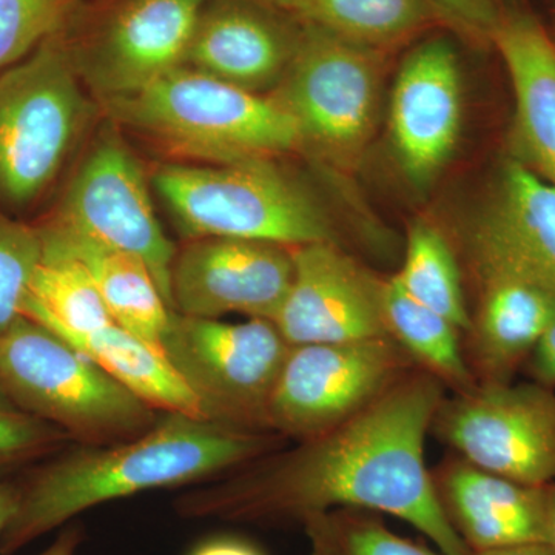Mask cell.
Listing matches in <instances>:
<instances>
[{
	"instance_id": "6da1fadb",
	"label": "cell",
	"mask_w": 555,
	"mask_h": 555,
	"mask_svg": "<svg viewBox=\"0 0 555 555\" xmlns=\"http://www.w3.org/2000/svg\"><path fill=\"white\" fill-rule=\"evenodd\" d=\"M447 387L422 369L339 425L276 449L175 500L179 516L232 524H305L337 509L387 514L443 555H470L438 500L426 437Z\"/></svg>"
},
{
	"instance_id": "7a4b0ae2",
	"label": "cell",
	"mask_w": 555,
	"mask_h": 555,
	"mask_svg": "<svg viewBox=\"0 0 555 555\" xmlns=\"http://www.w3.org/2000/svg\"><path fill=\"white\" fill-rule=\"evenodd\" d=\"M269 430H243L163 412L147 433L107 447H79L50 460L20 483L16 514L0 535L11 555L80 513L150 489L217 478L284 447Z\"/></svg>"
},
{
	"instance_id": "3957f363",
	"label": "cell",
	"mask_w": 555,
	"mask_h": 555,
	"mask_svg": "<svg viewBox=\"0 0 555 555\" xmlns=\"http://www.w3.org/2000/svg\"><path fill=\"white\" fill-rule=\"evenodd\" d=\"M105 107L120 124L181 158L232 164L301 150L297 124L272 96L185 65L134 93L105 100Z\"/></svg>"
},
{
	"instance_id": "277c9868",
	"label": "cell",
	"mask_w": 555,
	"mask_h": 555,
	"mask_svg": "<svg viewBox=\"0 0 555 555\" xmlns=\"http://www.w3.org/2000/svg\"><path fill=\"white\" fill-rule=\"evenodd\" d=\"M152 182L188 240L217 236L292 248L317 243L343 247L320 199L275 159L167 164L153 173Z\"/></svg>"
},
{
	"instance_id": "5b68a950",
	"label": "cell",
	"mask_w": 555,
	"mask_h": 555,
	"mask_svg": "<svg viewBox=\"0 0 555 555\" xmlns=\"http://www.w3.org/2000/svg\"><path fill=\"white\" fill-rule=\"evenodd\" d=\"M0 386L17 406L80 447L133 440L159 418L89 357L27 317L0 335Z\"/></svg>"
},
{
	"instance_id": "8992f818",
	"label": "cell",
	"mask_w": 555,
	"mask_h": 555,
	"mask_svg": "<svg viewBox=\"0 0 555 555\" xmlns=\"http://www.w3.org/2000/svg\"><path fill=\"white\" fill-rule=\"evenodd\" d=\"M61 31L0 73V208L28 210L60 177L90 118Z\"/></svg>"
},
{
	"instance_id": "52a82bcc",
	"label": "cell",
	"mask_w": 555,
	"mask_h": 555,
	"mask_svg": "<svg viewBox=\"0 0 555 555\" xmlns=\"http://www.w3.org/2000/svg\"><path fill=\"white\" fill-rule=\"evenodd\" d=\"M383 80L385 51L301 24L294 60L269 96L297 124L301 150L349 171L377 130Z\"/></svg>"
},
{
	"instance_id": "ba28073f",
	"label": "cell",
	"mask_w": 555,
	"mask_h": 555,
	"mask_svg": "<svg viewBox=\"0 0 555 555\" xmlns=\"http://www.w3.org/2000/svg\"><path fill=\"white\" fill-rule=\"evenodd\" d=\"M160 349L207 420L272 433L270 400L291 349L273 321L230 324L171 312Z\"/></svg>"
},
{
	"instance_id": "9c48e42d",
	"label": "cell",
	"mask_w": 555,
	"mask_h": 555,
	"mask_svg": "<svg viewBox=\"0 0 555 555\" xmlns=\"http://www.w3.org/2000/svg\"><path fill=\"white\" fill-rule=\"evenodd\" d=\"M430 433L496 476L537 488L555 481V387L511 382L452 393Z\"/></svg>"
},
{
	"instance_id": "30bf717a",
	"label": "cell",
	"mask_w": 555,
	"mask_h": 555,
	"mask_svg": "<svg viewBox=\"0 0 555 555\" xmlns=\"http://www.w3.org/2000/svg\"><path fill=\"white\" fill-rule=\"evenodd\" d=\"M415 367L390 337L291 346L270 400V430L297 441L315 437Z\"/></svg>"
},
{
	"instance_id": "8fae6325",
	"label": "cell",
	"mask_w": 555,
	"mask_h": 555,
	"mask_svg": "<svg viewBox=\"0 0 555 555\" xmlns=\"http://www.w3.org/2000/svg\"><path fill=\"white\" fill-rule=\"evenodd\" d=\"M49 221L137 255L171 309V264L178 248L160 228L141 164L115 131H102Z\"/></svg>"
},
{
	"instance_id": "7c38bea8",
	"label": "cell",
	"mask_w": 555,
	"mask_h": 555,
	"mask_svg": "<svg viewBox=\"0 0 555 555\" xmlns=\"http://www.w3.org/2000/svg\"><path fill=\"white\" fill-rule=\"evenodd\" d=\"M294 273L292 247L217 236L188 240L171 264V310L208 320L241 313L273 321Z\"/></svg>"
},
{
	"instance_id": "4fadbf2b",
	"label": "cell",
	"mask_w": 555,
	"mask_h": 555,
	"mask_svg": "<svg viewBox=\"0 0 555 555\" xmlns=\"http://www.w3.org/2000/svg\"><path fill=\"white\" fill-rule=\"evenodd\" d=\"M295 273L273 323L291 346L389 337L386 281L331 243L294 248Z\"/></svg>"
},
{
	"instance_id": "5bb4252c",
	"label": "cell",
	"mask_w": 555,
	"mask_h": 555,
	"mask_svg": "<svg viewBox=\"0 0 555 555\" xmlns=\"http://www.w3.org/2000/svg\"><path fill=\"white\" fill-rule=\"evenodd\" d=\"M207 0H119L83 51L80 78L104 100L126 96L184 65Z\"/></svg>"
},
{
	"instance_id": "9a60e30c",
	"label": "cell",
	"mask_w": 555,
	"mask_h": 555,
	"mask_svg": "<svg viewBox=\"0 0 555 555\" xmlns=\"http://www.w3.org/2000/svg\"><path fill=\"white\" fill-rule=\"evenodd\" d=\"M462 69L443 38L416 46L398 69L389 129L401 170L415 185L430 184L454 155L463 122Z\"/></svg>"
},
{
	"instance_id": "2e32d148",
	"label": "cell",
	"mask_w": 555,
	"mask_h": 555,
	"mask_svg": "<svg viewBox=\"0 0 555 555\" xmlns=\"http://www.w3.org/2000/svg\"><path fill=\"white\" fill-rule=\"evenodd\" d=\"M258 0H207L185 67L250 93H272L297 51L301 22Z\"/></svg>"
},
{
	"instance_id": "e0dca14e",
	"label": "cell",
	"mask_w": 555,
	"mask_h": 555,
	"mask_svg": "<svg viewBox=\"0 0 555 555\" xmlns=\"http://www.w3.org/2000/svg\"><path fill=\"white\" fill-rule=\"evenodd\" d=\"M470 268L514 270L555 292V188L507 158L465 233Z\"/></svg>"
},
{
	"instance_id": "ac0fdd59",
	"label": "cell",
	"mask_w": 555,
	"mask_h": 555,
	"mask_svg": "<svg viewBox=\"0 0 555 555\" xmlns=\"http://www.w3.org/2000/svg\"><path fill=\"white\" fill-rule=\"evenodd\" d=\"M477 306L465 338V357L477 385L511 383L528 363L555 318V292L514 270L473 268Z\"/></svg>"
},
{
	"instance_id": "d6986e66",
	"label": "cell",
	"mask_w": 555,
	"mask_h": 555,
	"mask_svg": "<svg viewBox=\"0 0 555 555\" xmlns=\"http://www.w3.org/2000/svg\"><path fill=\"white\" fill-rule=\"evenodd\" d=\"M433 478L441 509L470 554L546 543V486L517 483L459 455L444 460Z\"/></svg>"
},
{
	"instance_id": "ffe728a7",
	"label": "cell",
	"mask_w": 555,
	"mask_h": 555,
	"mask_svg": "<svg viewBox=\"0 0 555 555\" xmlns=\"http://www.w3.org/2000/svg\"><path fill=\"white\" fill-rule=\"evenodd\" d=\"M511 83V158L555 188V40L532 14H500L491 35Z\"/></svg>"
},
{
	"instance_id": "44dd1931",
	"label": "cell",
	"mask_w": 555,
	"mask_h": 555,
	"mask_svg": "<svg viewBox=\"0 0 555 555\" xmlns=\"http://www.w3.org/2000/svg\"><path fill=\"white\" fill-rule=\"evenodd\" d=\"M38 229L42 250L72 255L86 264L115 324L163 352L160 343L173 310L141 258L54 222Z\"/></svg>"
},
{
	"instance_id": "7402d4cb",
	"label": "cell",
	"mask_w": 555,
	"mask_h": 555,
	"mask_svg": "<svg viewBox=\"0 0 555 555\" xmlns=\"http://www.w3.org/2000/svg\"><path fill=\"white\" fill-rule=\"evenodd\" d=\"M54 334L156 411L206 418L198 400L166 356L118 324H108L89 334L68 331Z\"/></svg>"
},
{
	"instance_id": "603a6c76",
	"label": "cell",
	"mask_w": 555,
	"mask_h": 555,
	"mask_svg": "<svg viewBox=\"0 0 555 555\" xmlns=\"http://www.w3.org/2000/svg\"><path fill=\"white\" fill-rule=\"evenodd\" d=\"M385 320L387 334L416 367L436 377L454 396L476 389L462 332L440 313L409 297L393 276L386 280Z\"/></svg>"
},
{
	"instance_id": "cb8c5ba5",
	"label": "cell",
	"mask_w": 555,
	"mask_h": 555,
	"mask_svg": "<svg viewBox=\"0 0 555 555\" xmlns=\"http://www.w3.org/2000/svg\"><path fill=\"white\" fill-rule=\"evenodd\" d=\"M280 10L301 24L386 51L438 17L427 0H281Z\"/></svg>"
},
{
	"instance_id": "d4e9b609",
	"label": "cell",
	"mask_w": 555,
	"mask_h": 555,
	"mask_svg": "<svg viewBox=\"0 0 555 555\" xmlns=\"http://www.w3.org/2000/svg\"><path fill=\"white\" fill-rule=\"evenodd\" d=\"M22 315L50 331L75 334H89L115 323L86 264L72 255L49 250H42Z\"/></svg>"
},
{
	"instance_id": "484cf974",
	"label": "cell",
	"mask_w": 555,
	"mask_h": 555,
	"mask_svg": "<svg viewBox=\"0 0 555 555\" xmlns=\"http://www.w3.org/2000/svg\"><path fill=\"white\" fill-rule=\"evenodd\" d=\"M393 278L409 297L447 318L462 335L469 331L462 270L451 241L436 224L418 219L409 228L404 262Z\"/></svg>"
},
{
	"instance_id": "4316f807",
	"label": "cell",
	"mask_w": 555,
	"mask_h": 555,
	"mask_svg": "<svg viewBox=\"0 0 555 555\" xmlns=\"http://www.w3.org/2000/svg\"><path fill=\"white\" fill-rule=\"evenodd\" d=\"M301 526L309 555H443L398 535L371 511H331L310 517Z\"/></svg>"
},
{
	"instance_id": "83f0119b",
	"label": "cell",
	"mask_w": 555,
	"mask_h": 555,
	"mask_svg": "<svg viewBox=\"0 0 555 555\" xmlns=\"http://www.w3.org/2000/svg\"><path fill=\"white\" fill-rule=\"evenodd\" d=\"M40 261L38 225L11 218L0 208V335L24 317L22 308Z\"/></svg>"
},
{
	"instance_id": "f1b7e54d",
	"label": "cell",
	"mask_w": 555,
	"mask_h": 555,
	"mask_svg": "<svg viewBox=\"0 0 555 555\" xmlns=\"http://www.w3.org/2000/svg\"><path fill=\"white\" fill-rule=\"evenodd\" d=\"M73 0H0V73L61 31Z\"/></svg>"
},
{
	"instance_id": "f546056e",
	"label": "cell",
	"mask_w": 555,
	"mask_h": 555,
	"mask_svg": "<svg viewBox=\"0 0 555 555\" xmlns=\"http://www.w3.org/2000/svg\"><path fill=\"white\" fill-rule=\"evenodd\" d=\"M69 441L60 427L17 406L0 386V466L53 454Z\"/></svg>"
},
{
	"instance_id": "4dcf8cb0",
	"label": "cell",
	"mask_w": 555,
	"mask_h": 555,
	"mask_svg": "<svg viewBox=\"0 0 555 555\" xmlns=\"http://www.w3.org/2000/svg\"><path fill=\"white\" fill-rule=\"evenodd\" d=\"M438 17L481 43H491L500 11L494 0H427Z\"/></svg>"
},
{
	"instance_id": "1f68e13d",
	"label": "cell",
	"mask_w": 555,
	"mask_h": 555,
	"mask_svg": "<svg viewBox=\"0 0 555 555\" xmlns=\"http://www.w3.org/2000/svg\"><path fill=\"white\" fill-rule=\"evenodd\" d=\"M532 382L555 387V318L528 360Z\"/></svg>"
},
{
	"instance_id": "d6a6232c",
	"label": "cell",
	"mask_w": 555,
	"mask_h": 555,
	"mask_svg": "<svg viewBox=\"0 0 555 555\" xmlns=\"http://www.w3.org/2000/svg\"><path fill=\"white\" fill-rule=\"evenodd\" d=\"M189 555H266L254 543L236 537H218L201 543Z\"/></svg>"
},
{
	"instance_id": "836d02e7",
	"label": "cell",
	"mask_w": 555,
	"mask_h": 555,
	"mask_svg": "<svg viewBox=\"0 0 555 555\" xmlns=\"http://www.w3.org/2000/svg\"><path fill=\"white\" fill-rule=\"evenodd\" d=\"M17 503H20V486L0 481V535L16 514Z\"/></svg>"
},
{
	"instance_id": "e575fe53",
	"label": "cell",
	"mask_w": 555,
	"mask_h": 555,
	"mask_svg": "<svg viewBox=\"0 0 555 555\" xmlns=\"http://www.w3.org/2000/svg\"><path fill=\"white\" fill-rule=\"evenodd\" d=\"M80 539H82V535H80L78 528L65 529V531L54 540L53 545L47 547V550L39 555H76Z\"/></svg>"
},
{
	"instance_id": "d590c367",
	"label": "cell",
	"mask_w": 555,
	"mask_h": 555,
	"mask_svg": "<svg viewBox=\"0 0 555 555\" xmlns=\"http://www.w3.org/2000/svg\"><path fill=\"white\" fill-rule=\"evenodd\" d=\"M470 555H555V553L553 547L542 542L499 547V550L481 551V553H473Z\"/></svg>"
},
{
	"instance_id": "8d00e7d4",
	"label": "cell",
	"mask_w": 555,
	"mask_h": 555,
	"mask_svg": "<svg viewBox=\"0 0 555 555\" xmlns=\"http://www.w3.org/2000/svg\"><path fill=\"white\" fill-rule=\"evenodd\" d=\"M547 540L555 553V481L546 486Z\"/></svg>"
},
{
	"instance_id": "74e56055",
	"label": "cell",
	"mask_w": 555,
	"mask_h": 555,
	"mask_svg": "<svg viewBox=\"0 0 555 555\" xmlns=\"http://www.w3.org/2000/svg\"><path fill=\"white\" fill-rule=\"evenodd\" d=\"M258 2L268 3V5L275 7V9L280 10L281 0H258Z\"/></svg>"
}]
</instances>
